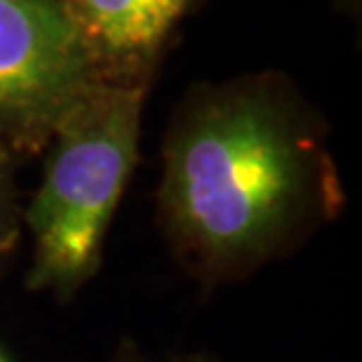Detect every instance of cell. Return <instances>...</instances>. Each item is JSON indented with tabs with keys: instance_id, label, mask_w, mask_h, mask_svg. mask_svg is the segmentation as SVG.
I'll return each instance as SVG.
<instances>
[{
	"instance_id": "cell-1",
	"label": "cell",
	"mask_w": 362,
	"mask_h": 362,
	"mask_svg": "<svg viewBox=\"0 0 362 362\" xmlns=\"http://www.w3.org/2000/svg\"><path fill=\"white\" fill-rule=\"evenodd\" d=\"M329 129L289 76L195 83L163 134L156 216L200 287L250 278L344 209Z\"/></svg>"
},
{
	"instance_id": "cell-2",
	"label": "cell",
	"mask_w": 362,
	"mask_h": 362,
	"mask_svg": "<svg viewBox=\"0 0 362 362\" xmlns=\"http://www.w3.org/2000/svg\"><path fill=\"white\" fill-rule=\"evenodd\" d=\"M151 85L97 83L42 148L40 184L21 212L26 287L69 301L99 273L106 238L139 160Z\"/></svg>"
},
{
	"instance_id": "cell-3",
	"label": "cell",
	"mask_w": 362,
	"mask_h": 362,
	"mask_svg": "<svg viewBox=\"0 0 362 362\" xmlns=\"http://www.w3.org/2000/svg\"><path fill=\"white\" fill-rule=\"evenodd\" d=\"M97 83L62 0H0V153H42Z\"/></svg>"
},
{
	"instance_id": "cell-4",
	"label": "cell",
	"mask_w": 362,
	"mask_h": 362,
	"mask_svg": "<svg viewBox=\"0 0 362 362\" xmlns=\"http://www.w3.org/2000/svg\"><path fill=\"white\" fill-rule=\"evenodd\" d=\"M101 83L151 85L195 0H62Z\"/></svg>"
},
{
	"instance_id": "cell-5",
	"label": "cell",
	"mask_w": 362,
	"mask_h": 362,
	"mask_svg": "<svg viewBox=\"0 0 362 362\" xmlns=\"http://www.w3.org/2000/svg\"><path fill=\"white\" fill-rule=\"evenodd\" d=\"M17 160L0 153V278L12 266L24 238L19 193H17Z\"/></svg>"
},
{
	"instance_id": "cell-6",
	"label": "cell",
	"mask_w": 362,
	"mask_h": 362,
	"mask_svg": "<svg viewBox=\"0 0 362 362\" xmlns=\"http://www.w3.org/2000/svg\"><path fill=\"white\" fill-rule=\"evenodd\" d=\"M111 362H151L148 358L141 356V351L136 349L134 344H122L118 351H115V356L111 358ZM172 362H216L212 358L202 356V353H195V356H181Z\"/></svg>"
},
{
	"instance_id": "cell-7",
	"label": "cell",
	"mask_w": 362,
	"mask_h": 362,
	"mask_svg": "<svg viewBox=\"0 0 362 362\" xmlns=\"http://www.w3.org/2000/svg\"><path fill=\"white\" fill-rule=\"evenodd\" d=\"M334 3V7L339 12L349 14V17L358 19L360 17V7H362V0H332Z\"/></svg>"
},
{
	"instance_id": "cell-8",
	"label": "cell",
	"mask_w": 362,
	"mask_h": 362,
	"mask_svg": "<svg viewBox=\"0 0 362 362\" xmlns=\"http://www.w3.org/2000/svg\"><path fill=\"white\" fill-rule=\"evenodd\" d=\"M0 362H12V358H10V356H7V353H5V349H3V346H0Z\"/></svg>"
}]
</instances>
